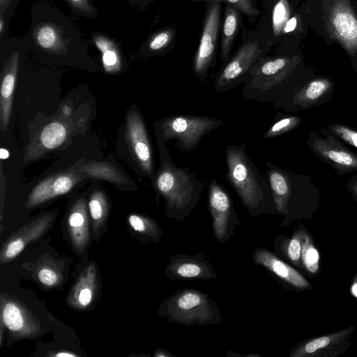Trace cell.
I'll use <instances>...</instances> for the list:
<instances>
[{"label":"cell","mask_w":357,"mask_h":357,"mask_svg":"<svg viewBox=\"0 0 357 357\" xmlns=\"http://www.w3.org/2000/svg\"><path fill=\"white\" fill-rule=\"evenodd\" d=\"M160 149V167L153 179V187L165 202L168 217L183 220L198 203L204 183L196 172L177 167L173 162L165 142L157 135Z\"/></svg>","instance_id":"1"},{"label":"cell","mask_w":357,"mask_h":357,"mask_svg":"<svg viewBox=\"0 0 357 357\" xmlns=\"http://www.w3.org/2000/svg\"><path fill=\"white\" fill-rule=\"evenodd\" d=\"M225 154L226 178L250 214L254 216L268 210V204H274L268 181L260 174L245 146L227 145Z\"/></svg>","instance_id":"2"},{"label":"cell","mask_w":357,"mask_h":357,"mask_svg":"<svg viewBox=\"0 0 357 357\" xmlns=\"http://www.w3.org/2000/svg\"><path fill=\"white\" fill-rule=\"evenodd\" d=\"M298 61L297 56H263L252 68L243 96L261 103L281 99Z\"/></svg>","instance_id":"3"},{"label":"cell","mask_w":357,"mask_h":357,"mask_svg":"<svg viewBox=\"0 0 357 357\" xmlns=\"http://www.w3.org/2000/svg\"><path fill=\"white\" fill-rule=\"evenodd\" d=\"M243 42L227 62L222 65L213 81V88L219 93L227 92L245 83L252 68L271 50L273 45L256 29L244 27Z\"/></svg>","instance_id":"4"},{"label":"cell","mask_w":357,"mask_h":357,"mask_svg":"<svg viewBox=\"0 0 357 357\" xmlns=\"http://www.w3.org/2000/svg\"><path fill=\"white\" fill-rule=\"evenodd\" d=\"M160 313L172 322L185 326L220 324L221 312L215 302L195 289H183L167 298Z\"/></svg>","instance_id":"5"},{"label":"cell","mask_w":357,"mask_h":357,"mask_svg":"<svg viewBox=\"0 0 357 357\" xmlns=\"http://www.w3.org/2000/svg\"><path fill=\"white\" fill-rule=\"evenodd\" d=\"M222 124L221 119L209 116L176 114L162 119L155 127L165 143L175 139L176 148L187 153L197 149L201 139Z\"/></svg>","instance_id":"6"},{"label":"cell","mask_w":357,"mask_h":357,"mask_svg":"<svg viewBox=\"0 0 357 357\" xmlns=\"http://www.w3.org/2000/svg\"><path fill=\"white\" fill-rule=\"evenodd\" d=\"M222 2L206 3L199 43L192 61L195 76L204 82L215 64L217 43L222 24Z\"/></svg>","instance_id":"7"},{"label":"cell","mask_w":357,"mask_h":357,"mask_svg":"<svg viewBox=\"0 0 357 357\" xmlns=\"http://www.w3.org/2000/svg\"><path fill=\"white\" fill-rule=\"evenodd\" d=\"M326 26L350 54L357 53V16L349 0H328Z\"/></svg>","instance_id":"8"},{"label":"cell","mask_w":357,"mask_h":357,"mask_svg":"<svg viewBox=\"0 0 357 357\" xmlns=\"http://www.w3.org/2000/svg\"><path fill=\"white\" fill-rule=\"evenodd\" d=\"M208 205L214 235L219 242L224 243L232 235L238 218L231 197L215 178L208 184Z\"/></svg>","instance_id":"9"},{"label":"cell","mask_w":357,"mask_h":357,"mask_svg":"<svg viewBox=\"0 0 357 357\" xmlns=\"http://www.w3.org/2000/svg\"><path fill=\"white\" fill-rule=\"evenodd\" d=\"M126 139L131 153L141 171L155 178L153 153L145 123L140 114L132 110L126 117Z\"/></svg>","instance_id":"10"},{"label":"cell","mask_w":357,"mask_h":357,"mask_svg":"<svg viewBox=\"0 0 357 357\" xmlns=\"http://www.w3.org/2000/svg\"><path fill=\"white\" fill-rule=\"evenodd\" d=\"M354 326L301 341L290 351V357H337L350 347Z\"/></svg>","instance_id":"11"},{"label":"cell","mask_w":357,"mask_h":357,"mask_svg":"<svg viewBox=\"0 0 357 357\" xmlns=\"http://www.w3.org/2000/svg\"><path fill=\"white\" fill-rule=\"evenodd\" d=\"M84 178L86 176L79 165L51 175L33 188L29 195L26 207H35L56 197L66 194Z\"/></svg>","instance_id":"12"},{"label":"cell","mask_w":357,"mask_h":357,"mask_svg":"<svg viewBox=\"0 0 357 357\" xmlns=\"http://www.w3.org/2000/svg\"><path fill=\"white\" fill-rule=\"evenodd\" d=\"M263 13L256 29L272 45L279 42L294 17L289 0H264Z\"/></svg>","instance_id":"13"},{"label":"cell","mask_w":357,"mask_h":357,"mask_svg":"<svg viewBox=\"0 0 357 357\" xmlns=\"http://www.w3.org/2000/svg\"><path fill=\"white\" fill-rule=\"evenodd\" d=\"M1 323L17 337H32L38 335L40 324L26 307L11 298L1 296Z\"/></svg>","instance_id":"14"},{"label":"cell","mask_w":357,"mask_h":357,"mask_svg":"<svg viewBox=\"0 0 357 357\" xmlns=\"http://www.w3.org/2000/svg\"><path fill=\"white\" fill-rule=\"evenodd\" d=\"M165 275L170 279L182 280H206L218 278L211 264L200 253L171 256L165 268Z\"/></svg>","instance_id":"15"},{"label":"cell","mask_w":357,"mask_h":357,"mask_svg":"<svg viewBox=\"0 0 357 357\" xmlns=\"http://www.w3.org/2000/svg\"><path fill=\"white\" fill-rule=\"evenodd\" d=\"M52 215H42L13 233L3 244L0 254L1 264L16 257L30 242L39 238L49 228Z\"/></svg>","instance_id":"16"},{"label":"cell","mask_w":357,"mask_h":357,"mask_svg":"<svg viewBox=\"0 0 357 357\" xmlns=\"http://www.w3.org/2000/svg\"><path fill=\"white\" fill-rule=\"evenodd\" d=\"M253 261L275 275L284 282L298 290L312 289V285L298 271L291 267L273 252L264 248H257L253 252Z\"/></svg>","instance_id":"17"},{"label":"cell","mask_w":357,"mask_h":357,"mask_svg":"<svg viewBox=\"0 0 357 357\" xmlns=\"http://www.w3.org/2000/svg\"><path fill=\"white\" fill-rule=\"evenodd\" d=\"M68 232L75 248L82 252L89 242V227L86 199H77L70 208L67 219Z\"/></svg>","instance_id":"18"},{"label":"cell","mask_w":357,"mask_h":357,"mask_svg":"<svg viewBox=\"0 0 357 357\" xmlns=\"http://www.w3.org/2000/svg\"><path fill=\"white\" fill-rule=\"evenodd\" d=\"M266 178L268 181L274 206L279 213L286 215L291 193V174L266 160Z\"/></svg>","instance_id":"19"},{"label":"cell","mask_w":357,"mask_h":357,"mask_svg":"<svg viewBox=\"0 0 357 357\" xmlns=\"http://www.w3.org/2000/svg\"><path fill=\"white\" fill-rule=\"evenodd\" d=\"M98 288L97 271L93 264H89L80 274L68 297L69 304L83 310L93 302Z\"/></svg>","instance_id":"20"},{"label":"cell","mask_w":357,"mask_h":357,"mask_svg":"<svg viewBox=\"0 0 357 357\" xmlns=\"http://www.w3.org/2000/svg\"><path fill=\"white\" fill-rule=\"evenodd\" d=\"M312 149L331 164L342 169H357V156L337 142L317 139L312 142Z\"/></svg>","instance_id":"21"},{"label":"cell","mask_w":357,"mask_h":357,"mask_svg":"<svg viewBox=\"0 0 357 357\" xmlns=\"http://www.w3.org/2000/svg\"><path fill=\"white\" fill-rule=\"evenodd\" d=\"M17 57L13 59L8 68L3 70L0 89V121L1 130L8 128L13 108V98L15 88L17 72Z\"/></svg>","instance_id":"22"},{"label":"cell","mask_w":357,"mask_h":357,"mask_svg":"<svg viewBox=\"0 0 357 357\" xmlns=\"http://www.w3.org/2000/svg\"><path fill=\"white\" fill-rule=\"evenodd\" d=\"M240 13L237 8L226 4L220 27V61L223 64L230 58L234 41L240 28Z\"/></svg>","instance_id":"23"},{"label":"cell","mask_w":357,"mask_h":357,"mask_svg":"<svg viewBox=\"0 0 357 357\" xmlns=\"http://www.w3.org/2000/svg\"><path fill=\"white\" fill-rule=\"evenodd\" d=\"M68 128L61 121H53L47 124L40 132L34 143L29 146V151L33 150L39 146L40 154L49 150L60 146L66 139Z\"/></svg>","instance_id":"24"},{"label":"cell","mask_w":357,"mask_h":357,"mask_svg":"<svg viewBox=\"0 0 357 357\" xmlns=\"http://www.w3.org/2000/svg\"><path fill=\"white\" fill-rule=\"evenodd\" d=\"M79 165L86 177L103 179L116 184H123L128 181L124 175L108 162L92 160Z\"/></svg>","instance_id":"25"},{"label":"cell","mask_w":357,"mask_h":357,"mask_svg":"<svg viewBox=\"0 0 357 357\" xmlns=\"http://www.w3.org/2000/svg\"><path fill=\"white\" fill-rule=\"evenodd\" d=\"M331 87V83L325 79L313 80L296 91L291 96L294 106L305 107L322 97Z\"/></svg>","instance_id":"26"},{"label":"cell","mask_w":357,"mask_h":357,"mask_svg":"<svg viewBox=\"0 0 357 357\" xmlns=\"http://www.w3.org/2000/svg\"><path fill=\"white\" fill-rule=\"evenodd\" d=\"M92 227L94 234L98 235L108 214V202L105 194L100 190L93 192L88 202Z\"/></svg>","instance_id":"27"},{"label":"cell","mask_w":357,"mask_h":357,"mask_svg":"<svg viewBox=\"0 0 357 357\" xmlns=\"http://www.w3.org/2000/svg\"><path fill=\"white\" fill-rule=\"evenodd\" d=\"M320 256L314 240L306 230L303 239L301 261L302 267L310 274L316 275L319 271Z\"/></svg>","instance_id":"28"},{"label":"cell","mask_w":357,"mask_h":357,"mask_svg":"<svg viewBox=\"0 0 357 357\" xmlns=\"http://www.w3.org/2000/svg\"><path fill=\"white\" fill-rule=\"evenodd\" d=\"M306 229L299 227L296 228L292 236L287 238L281 245L284 254L289 260L298 268L302 267L301 256L303 236Z\"/></svg>","instance_id":"29"},{"label":"cell","mask_w":357,"mask_h":357,"mask_svg":"<svg viewBox=\"0 0 357 357\" xmlns=\"http://www.w3.org/2000/svg\"><path fill=\"white\" fill-rule=\"evenodd\" d=\"M128 220L130 226L137 232L157 237L161 235V231L157 222L148 217L131 214Z\"/></svg>","instance_id":"30"},{"label":"cell","mask_w":357,"mask_h":357,"mask_svg":"<svg viewBox=\"0 0 357 357\" xmlns=\"http://www.w3.org/2000/svg\"><path fill=\"white\" fill-rule=\"evenodd\" d=\"M176 36V29L169 27L155 33L149 43V49L153 52H162L174 46Z\"/></svg>","instance_id":"31"},{"label":"cell","mask_w":357,"mask_h":357,"mask_svg":"<svg viewBox=\"0 0 357 357\" xmlns=\"http://www.w3.org/2000/svg\"><path fill=\"white\" fill-rule=\"evenodd\" d=\"M193 2H209L220 1L227 5L233 6L244 14L250 23L256 22L257 17L260 15L261 11L257 8V0H192Z\"/></svg>","instance_id":"32"},{"label":"cell","mask_w":357,"mask_h":357,"mask_svg":"<svg viewBox=\"0 0 357 357\" xmlns=\"http://www.w3.org/2000/svg\"><path fill=\"white\" fill-rule=\"evenodd\" d=\"M299 121L297 116H291L281 119L270 126L264 133V138L271 139L282 135L296 127Z\"/></svg>","instance_id":"33"},{"label":"cell","mask_w":357,"mask_h":357,"mask_svg":"<svg viewBox=\"0 0 357 357\" xmlns=\"http://www.w3.org/2000/svg\"><path fill=\"white\" fill-rule=\"evenodd\" d=\"M96 45L102 52V63L105 70L114 72L119 69V60L116 52L109 47L107 41L99 40L96 41Z\"/></svg>","instance_id":"34"},{"label":"cell","mask_w":357,"mask_h":357,"mask_svg":"<svg viewBox=\"0 0 357 357\" xmlns=\"http://www.w3.org/2000/svg\"><path fill=\"white\" fill-rule=\"evenodd\" d=\"M37 278L44 285L53 287L61 281V275L60 272L50 264L41 266L37 270Z\"/></svg>","instance_id":"35"},{"label":"cell","mask_w":357,"mask_h":357,"mask_svg":"<svg viewBox=\"0 0 357 357\" xmlns=\"http://www.w3.org/2000/svg\"><path fill=\"white\" fill-rule=\"evenodd\" d=\"M331 128L342 139L357 149V131L342 125L332 126Z\"/></svg>","instance_id":"36"},{"label":"cell","mask_w":357,"mask_h":357,"mask_svg":"<svg viewBox=\"0 0 357 357\" xmlns=\"http://www.w3.org/2000/svg\"><path fill=\"white\" fill-rule=\"evenodd\" d=\"M37 40L43 48H50L53 46L56 40V35L54 29L50 26L41 28L37 33Z\"/></svg>","instance_id":"37"},{"label":"cell","mask_w":357,"mask_h":357,"mask_svg":"<svg viewBox=\"0 0 357 357\" xmlns=\"http://www.w3.org/2000/svg\"><path fill=\"white\" fill-rule=\"evenodd\" d=\"M350 294L357 300V273L353 277L350 287Z\"/></svg>","instance_id":"38"},{"label":"cell","mask_w":357,"mask_h":357,"mask_svg":"<svg viewBox=\"0 0 357 357\" xmlns=\"http://www.w3.org/2000/svg\"><path fill=\"white\" fill-rule=\"evenodd\" d=\"M155 357H170L174 356L170 352L162 349H157L153 355Z\"/></svg>","instance_id":"39"},{"label":"cell","mask_w":357,"mask_h":357,"mask_svg":"<svg viewBox=\"0 0 357 357\" xmlns=\"http://www.w3.org/2000/svg\"><path fill=\"white\" fill-rule=\"evenodd\" d=\"M52 356H58V357H64V356H66V357H69V356L75 357V356H77V355L75 354H73V353H72L70 351H59L58 353L52 354Z\"/></svg>","instance_id":"40"},{"label":"cell","mask_w":357,"mask_h":357,"mask_svg":"<svg viewBox=\"0 0 357 357\" xmlns=\"http://www.w3.org/2000/svg\"><path fill=\"white\" fill-rule=\"evenodd\" d=\"M72 109L68 105H64L62 108L63 114L66 116H68L71 114Z\"/></svg>","instance_id":"41"},{"label":"cell","mask_w":357,"mask_h":357,"mask_svg":"<svg viewBox=\"0 0 357 357\" xmlns=\"http://www.w3.org/2000/svg\"><path fill=\"white\" fill-rule=\"evenodd\" d=\"M8 152L7 150L1 148L0 150V158L1 159H6L8 157Z\"/></svg>","instance_id":"42"},{"label":"cell","mask_w":357,"mask_h":357,"mask_svg":"<svg viewBox=\"0 0 357 357\" xmlns=\"http://www.w3.org/2000/svg\"><path fill=\"white\" fill-rule=\"evenodd\" d=\"M352 191L354 194V195L357 198V182L355 183L353 186H352Z\"/></svg>","instance_id":"43"},{"label":"cell","mask_w":357,"mask_h":357,"mask_svg":"<svg viewBox=\"0 0 357 357\" xmlns=\"http://www.w3.org/2000/svg\"><path fill=\"white\" fill-rule=\"evenodd\" d=\"M3 30V21L1 20L0 22V31L2 32Z\"/></svg>","instance_id":"44"},{"label":"cell","mask_w":357,"mask_h":357,"mask_svg":"<svg viewBox=\"0 0 357 357\" xmlns=\"http://www.w3.org/2000/svg\"><path fill=\"white\" fill-rule=\"evenodd\" d=\"M245 356L250 357V356H260L258 354H248V355H245Z\"/></svg>","instance_id":"45"},{"label":"cell","mask_w":357,"mask_h":357,"mask_svg":"<svg viewBox=\"0 0 357 357\" xmlns=\"http://www.w3.org/2000/svg\"><path fill=\"white\" fill-rule=\"evenodd\" d=\"M72 1H79V0H72Z\"/></svg>","instance_id":"46"},{"label":"cell","mask_w":357,"mask_h":357,"mask_svg":"<svg viewBox=\"0 0 357 357\" xmlns=\"http://www.w3.org/2000/svg\"></svg>","instance_id":"47"}]
</instances>
